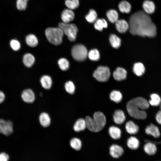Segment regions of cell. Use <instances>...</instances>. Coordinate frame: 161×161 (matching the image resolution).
<instances>
[{
  "mask_svg": "<svg viewBox=\"0 0 161 161\" xmlns=\"http://www.w3.org/2000/svg\"><path fill=\"white\" fill-rule=\"evenodd\" d=\"M126 70L121 67L117 68L113 73L114 79L118 81L125 79L126 78Z\"/></svg>",
  "mask_w": 161,
  "mask_h": 161,
  "instance_id": "cell-14",
  "label": "cell"
},
{
  "mask_svg": "<svg viewBox=\"0 0 161 161\" xmlns=\"http://www.w3.org/2000/svg\"><path fill=\"white\" fill-rule=\"evenodd\" d=\"M28 0H17L16 7L20 10H24L26 9L27 2Z\"/></svg>",
  "mask_w": 161,
  "mask_h": 161,
  "instance_id": "cell-39",
  "label": "cell"
},
{
  "mask_svg": "<svg viewBox=\"0 0 161 161\" xmlns=\"http://www.w3.org/2000/svg\"><path fill=\"white\" fill-rule=\"evenodd\" d=\"M160 105V110H161V103H160V105Z\"/></svg>",
  "mask_w": 161,
  "mask_h": 161,
  "instance_id": "cell-44",
  "label": "cell"
},
{
  "mask_svg": "<svg viewBox=\"0 0 161 161\" xmlns=\"http://www.w3.org/2000/svg\"><path fill=\"white\" fill-rule=\"evenodd\" d=\"M149 104L144 98L138 97L129 100L126 106L129 114L132 117L137 119H145L147 114L144 110L149 107Z\"/></svg>",
  "mask_w": 161,
  "mask_h": 161,
  "instance_id": "cell-2",
  "label": "cell"
},
{
  "mask_svg": "<svg viewBox=\"0 0 161 161\" xmlns=\"http://www.w3.org/2000/svg\"><path fill=\"white\" fill-rule=\"evenodd\" d=\"M143 7L145 12L147 14H152L155 10L154 4L151 1L145 0L143 3Z\"/></svg>",
  "mask_w": 161,
  "mask_h": 161,
  "instance_id": "cell-15",
  "label": "cell"
},
{
  "mask_svg": "<svg viewBox=\"0 0 161 161\" xmlns=\"http://www.w3.org/2000/svg\"><path fill=\"white\" fill-rule=\"evenodd\" d=\"M156 118L157 122L159 124H161V110L157 113L156 116Z\"/></svg>",
  "mask_w": 161,
  "mask_h": 161,
  "instance_id": "cell-42",
  "label": "cell"
},
{
  "mask_svg": "<svg viewBox=\"0 0 161 161\" xmlns=\"http://www.w3.org/2000/svg\"><path fill=\"white\" fill-rule=\"evenodd\" d=\"M58 26L70 41H74L75 40L78 29L75 24L63 22L60 23Z\"/></svg>",
  "mask_w": 161,
  "mask_h": 161,
  "instance_id": "cell-5",
  "label": "cell"
},
{
  "mask_svg": "<svg viewBox=\"0 0 161 161\" xmlns=\"http://www.w3.org/2000/svg\"><path fill=\"white\" fill-rule=\"evenodd\" d=\"M115 23L116 29L120 33H125L129 29V24L124 19H118Z\"/></svg>",
  "mask_w": 161,
  "mask_h": 161,
  "instance_id": "cell-12",
  "label": "cell"
},
{
  "mask_svg": "<svg viewBox=\"0 0 161 161\" xmlns=\"http://www.w3.org/2000/svg\"><path fill=\"white\" fill-rule=\"evenodd\" d=\"M58 64L60 68L63 71L68 70L69 66V61L65 58H62L58 61Z\"/></svg>",
  "mask_w": 161,
  "mask_h": 161,
  "instance_id": "cell-35",
  "label": "cell"
},
{
  "mask_svg": "<svg viewBox=\"0 0 161 161\" xmlns=\"http://www.w3.org/2000/svg\"><path fill=\"white\" fill-rule=\"evenodd\" d=\"M86 128L85 119L80 118L78 119L75 122L73 126L75 131L79 132L84 130Z\"/></svg>",
  "mask_w": 161,
  "mask_h": 161,
  "instance_id": "cell-23",
  "label": "cell"
},
{
  "mask_svg": "<svg viewBox=\"0 0 161 161\" xmlns=\"http://www.w3.org/2000/svg\"><path fill=\"white\" fill-rule=\"evenodd\" d=\"M39 120L41 124L44 127H47L50 125V117L48 114L46 113L43 112L40 114Z\"/></svg>",
  "mask_w": 161,
  "mask_h": 161,
  "instance_id": "cell-22",
  "label": "cell"
},
{
  "mask_svg": "<svg viewBox=\"0 0 161 161\" xmlns=\"http://www.w3.org/2000/svg\"><path fill=\"white\" fill-rule=\"evenodd\" d=\"M144 150L147 154L150 155L154 154L157 151L156 145L151 142L146 143L144 145Z\"/></svg>",
  "mask_w": 161,
  "mask_h": 161,
  "instance_id": "cell-21",
  "label": "cell"
},
{
  "mask_svg": "<svg viewBox=\"0 0 161 161\" xmlns=\"http://www.w3.org/2000/svg\"><path fill=\"white\" fill-rule=\"evenodd\" d=\"M21 97L23 100L26 103H31L35 100V95L33 91L30 89L24 90L22 92Z\"/></svg>",
  "mask_w": 161,
  "mask_h": 161,
  "instance_id": "cell-10",
  "label": "cell"
},
{
  "mask_svg": "<svg viewBox=\"0 0 161 161\" xmlns=\"http://www.w3.org/2000/svg\"><path fill=\"white\" fill-rule=\"evenodd\" d=\"M65 4L69 9L72 10L78 8L79 2V0H66Z\"/></svg>",
  "mask_w": 161,
  "mask_h": 161,
  "instance_id": "cell-37",
  "label": "cell"
},
{
  "mask_svg": "<svg viewBox=\"0 0 161 161\" xmlns=\"http://www.w3.org/2000/svg\"><path fill=\"white\" fill-rule=\"evenodd\" d=\"M65 88L66 91L71 94H74L75 92V86L73 83L71 81L66 82L65 84Z\"/></svg>",
  "mask_w": 161,
  "mask_h": 161,
  "instance_id": "cell-38",
  "label": "cell"
},
{
  "mask_svg": "<svg viewBox=\"0 0 161 161\" xmlns=\"http://www.w3.org/2000/svg\"><path fill=\"white\" fill-rule=\"evenodd\" d=\"M64 33L59 27H48L45 31V34L48 41L55 45L61 43Z\"/></svg>",
  "mask_w": 161,
  "mask_h": 161,
  "instance_id": "cell-4",
  "label": "cell"
},
{
  "mask_svg": "<svg viewBox=\"0 0 161 161\" xmlns=\"http://www.w3.org/2000/svg\"><path fill=\"white\" fill-rule=\"evenodd\" d=\"M111 100L116 103L120 102L122 100V95L119 91L113 90L112 91L110 95Z\"/></svg>",
  "mask_w": 161,
  "mask_h": 161,
  "instance_id": "cell-32",
  "label": "cell"
},
{
  "mask_svg": "<svg viewBox=\"0 0 161 161\" xmlns=\"http://www.w3.org/2000/svg\"><path fill=\"white\" fill-rule=\"evenodd\" d=\"M97 15L96 12L93 9H90L89 13L86 16L85 18L90 23H95L97 19Z\"/></svg>",
  "mask_w": 161,
  "mask_h": 161,
  "instance_id": "cell-33",
  "label": "cell"
},
{
  "mask_svg": "<svg viewBox=\"0 0 161 161\" xmlns=\"http://www.w3.org/2000/svg\"><path fill=\"white\" fill-rule=\"evenodd\" d=\"M13 126L11 121L0 119V133L6 136L10 135L13 131Z\"/></svg>",
  "mask_w": 161,
  "mask_h": 161,
  "instance_id": "cell-8",
  "label": "cell"
},
{
  "mask_svg": "<svg viewBox=\"0 0 161 161\" xmlns=\"http://www.w3.org/2000/svg\"><path fill=\"white\" fill-rule=\"evenodd\" d=\"M86 128L89 130L94 132H97L105 126L106 122V117L102 112H95L93 115V118L89 116H87L85 119Z\"/></svg>",
  "mask_w": 161,
  "mask_h": 161,
  "instance_id": "cell-3",
  "label": "cell"
},
{
  "mask_svg": "<svg viewBox=\"0 0 161 161\" xmlns=\"http://www.w3.org/2000/svg\"><path fill=\"white\" fill-rule=\"evenodd\" d=\"M9 156L4 152L0 153V161H8Z\"/></svg>",
  "mask_w": 161,
  "mask_h": 161,
  "instance_id": "cell-41",
  "label": "cell"
},
{
  "mask_svg": "<svg viewBox=\"0 0 161 161\" xmlns=\"http://www.w3.org/2000/svg\"><path fill=\"white\" fill-rule=\"evenodd\" d=\"M118 7L120 11L123 13H129L131 9L130 4L128 2L124 0L120 2Z\"/></svg>",
  "mask_w": 161,
  "mask_h": 161,
  "instance_id": "cell-26",
  "label": "cell"
},
{
  "mask_svg": "<svg viewBox=\"0 0 161 161\" xmlns=\"http://www.w3.org/2000/svg\"><path fill=\"white\" fill-rule=\"evenodd\" d=\"M10 45L11 48L15 51L18 50L20 48V42L16 39L11 40L10 42Z\"/></svg>",
  "mask_w": 161,
  "mask_h": 161,
  "instance_id": "cell-40",
  "label": "cell"
},
{
  "mask_svg": "<svg viewBox=\"0 0 161 161\" xmlns=\"http://www.w3.org/2000/svg\"><path fill=\"white\" fill-rule=\"evenodd\" d=\"M88 56L90 60L93 61H97L100 58L99 52L96 49L90 50L88 53Z\"/></svg>",
  "mask_w": 161,
  "mask_h": 161,
  "instance_id": "cell-36",
  "label": "cell"
},
{
  "mask_svg": "<svg viewBox=\"0 0 161 161\" xmlns=\"http://www.w3.org/2000/svg\"><path fill=\"white\" fill-rule=\"evenodd\" d=\"M70 145L72 148L76 151L80 150L81 148L82 143L81 140L77 138H73L70 142Z\"/></svg>",
  "mask_w": 161,
  "mask_h": 161,
  "instance_id": "cell-31",
  "label": "cell"
},
{
  "mask_svg": "<svg viewBox=\"0 0 161 161\" xmlns=\"http://www.w3.org/2000/svg\"><path fill=\"white\" fill-rule=\"evenodd\" d=\"M25 41L27 44L32 47L36 46L38 43L36 36L33 34H30L27 36Z\"/></svg>",
  "mask_w": 161,
  "mask_h": 161,
  "instance_id": "cell-27",
  "label": "cell"
},
{
  "mask_svg": "<svg viewBox=\"0 0 161 161\" xmlns=\"http://www.w3.org/2000/svg\"><path fill=\"white\" fill-rule=\"evenodd\" d=\"M129 29L134 35L142 37H154L157 28L150 17L145 12L139 11L133 13L129 19Z\"/></svg>",
  "mask_w": 161,
  "mask_h": 161,
  "instance_id": "cell-1",
  "label": "cell"
},
{
  "mask_svg": "<svg viewBox=\"0 0 161 161\" xmlns=\"http://www.w3.org/2000/svg\"><path fill=\"white\" fill-rule=\"evenodd\" d=\"M106 16L108 19L112 23H115L118 20V14L114 10L112 9L107 11Z\"/></svg>",
  "mask_w": 161,
  "mask_h": 161,
  "instance_id": "cell-25",
  "label": "cell"
},
{
  "mask_svg": "<svg viewBox=\"0 0 161 161\" xmlns=\"http://www.w3.org/2000/svg\"><path fill=\"white\" fill-rule=\"evenodd\" d=\"M127 145L130 149L134 150L137 149L140 145V142L138 140L136 137L132 136L127 140Z\"/></svg>",
  "mask_w": 161,
  "mask_h": 161,
  "instance_id": "cell-18",
  "label": "cell"
},
{
  "mask_svg": "<svg viewBox=\"0 0 161 161\" xmlns=\"http://www.w3.org/2000/svg\"><path fill=\"white\" fill-rule=\"evenodd\" d=\"M5 96L2 91H0V103H2L4 100Z\"/></svg>",
  "mask_w": 161,
  "mask_h": 161,
  "instance_id": "cell-43",
  "label": "cell"
},
{
  "mask_svg": "<svg viewBox=\"0 0 161 161\" xmlns=\"http://www.w3.org/2000/svg\"><path fill=\"white\" fill-rule=\"evenodd\" d=\"M109 132L110 136L114 140L120 138L121 132L120 129L115 126H111L109 129Z\"/></svg>",
  "mask_w": 161,
  "mask_h": 161,
  "instance_id": "cell-20",
  "label": "cell"
},
{
  "mask_svg": "<svg viewBox=\"0 0 161 161\" xmlns=\"http://www.w3.org/2000/svg\"><path fill=\"white\" fill-rule=\"evenodd\" d=\"M95 28L99 31L102 30L103 28H106L108 26L107 23L104 18L97 19L94 23Z\"/></svg>",
  "mask_w": 161,
  "mask_h": 161,
  "instance_id": "cell-29",
  "label": "cell"
},
{
  "mask_svg": "<svg viewBox=\"0 0 161 161\" xmlns=\"http://www.w3.org/2000/svg\"><path fill=\"white\" fill-rule=\"evenodd\" d=\"M150 97L151 99L149 101V104L154 106H157L160 105L161 103V99L158 95L153 94L151 95Z\"/></svg>",
  "mask_w": 161,
  "mask_h": 161,
  "instance_id": "cell-34",
  "label": "cell"
},
{
  "mask_svg": "<svg viewBox=\"0 0 161 161\" xmlns=\"http://www.w3.org/2000/svg\"><path fill=\"white\" fill-rule=\"evenodd\" d=\"M124 152L123 148L117 144H113L109 148L110 154L114 158H119L123 155Z\"/></svg>",
  "mask_w": 161,
  "mask_h": 161,
  "instance_id": "cell-9",
  "label": "cell"
},
{
  "mask_svg": "<svg viewBox=\"0 0 161 161\" xmlns=\"http://www.w3.org/2000/svg\"><path fill=\"white\" fill-rule=\"evenodd\" d=\"M61 17L63 22L68 23L74 20L75 14L71 10L65 9L62 12Z\"/></svg>",
  "mask_w": 161,
  "mask_h": 161,
  "instance_id": "cell-11",
  "label": "cell"
},
{
  "mask_svg": "<svg viewBox=\"0 0 161 161\" xmlns=\"http://www.w3.org/2000/svg\"><path fill=\"white\" fill-rule=\"evenodd\" d=\"M110 73L109 68L106 66L98 67L93 74L94 77L100 82L107 81L110 76Z\"/></svg>",
  "mask_w": 161,
  "mask_h": 161,
  "instance_id": "cell-7",
  "label": "cell"
},
{
  "mask_svg": "<svg viewBox=\"0 0 161 161\" xmlns=\"http://www.w3.org/2000/svg\"><path fill=\"white\" fill-rule=\"evenodd\" d=\"M125 128L127 132L130 134H135L139 131L138 126L131 121H129L126 123Z\"/></svg>",
  "mask_w": 161,
  "mask_h": 161,
  "instance_id": "cell-17",
  "label": "cell"
},
{
  "mask_svg": "<svg viewBox=\"0 0 161 161\" xmlns=\"http://www.w3.org/2000/svg\"><path fill=\"white\" fill-rule=\"evenodd\" d=\"M88 53L86 48L80 44L74 45L71 50L72 57L77 61H82L85 60L88 56Z\"/></svg>",
  "mask_w": 161,
  "mask_h": 161,
  "instance_id": "cell-6",
  "label": "cell"
},
{
  "mask_svg": "<svg viewBox=\"0 0 161 161\" xmlns=\"http://www.w3.org/2000/svg\"><path fill=\"white\" fill-rule=\"evenodd\" d=\"M40 82L42 86L46 89H50L52 85V79L50 76L48 75L42 76L41 78Z\"/></svg>",
  "mask_w": 161,
  "mask_h": 161,
  "instance_id": "cell-24",
  "label": "cell"
},
{
  "mask_svg": "<svg viewBox=\"0 0 161 161\" xmlns=\"http://www.w3.org/2000/svg\"><path fill=\"white\" fill-rule=\"evenodd\" d=\"M109 41L112 46L114 48L120 47L121 44V40L115 34H111L109 37Z\"/></svg>",
  "mask_w": 161,
  "mask_h": 161,
  "instance_id": "cell-30",
  "label": "cell"
},
{
  "mask_svg": "<svg viewBox=\"0 0 161 161\" xmlns=\"http://www.w3.org/2000/svg\"><path fill=\"white\" fill-rule=\"evenodd\" d=\"M113 118L115 123L118 124H121L125 121L126 116L123 111L117 110L114 112L113 115Z\"/></svg>",
  "mask_w": 161,
  "mask_h": 161,
  "instance_id": "cell-13",
  "label": "cell"
},
{
  "mask_svg": "<svg viewBox=\"0 0 161 161\" xmlns=\"http://www.w3.org/2000/svg\"><path fill=\"white\" fill-rule=\"evenodd\" d=\"M134 73L138 76L142 75L145 71V68L144 65L141 63H137L135 64L133 67Z\"/></svg>",
  "mask_w": 161,
  "mask_h": 161,
  "instance_id": "cell-28",
  "label": "cell"
},
{
  "mask_svg": "<svg viewBox=\"0 0 161 161\" xmlns=\"http://www.w3.org/2000/svg\"><path fill=\"white\" fill-rule=\"evenodd\" d=\"M145 132L147 134L151 135L156 138L159 137L160 135L158 128L152 124L146 127Z\"/></svg>",
  "mask_w": 161,
  "mask_h": 161,
  "instance_id": "cell-16",
  "label": "cell"
},
{
  "mask_svg": "<svg viewBox=\"0 0 161 161\" xmlns=\"http://www.w3.org/2000/svg\"><path fill=\"white\" fill-rule=\"evenodd\" d=\"M23 61L26 66L30 67L34 64L35 61V58L34 56L31 54L27 53L23 56Z\"/></svg>",
  "mask_w": 161,
  "mask_h": 161,
  "instance_id": "cell-19",
  "label": "cell"
}]
</instances>
